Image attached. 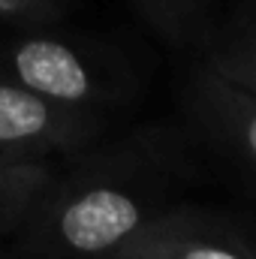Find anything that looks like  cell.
Returning a JSON list of instances; mask_svg holds the SVG:
<instances>
[{
    "mask_svg": "<svg viewBox=\"0 0 256 259\" xmlns=\"http://www.w3.org/2000/svg\"><path fill=\"white\" fill-rule=\"evenodd\" d=\"M69 12V0H0V24L9 30L61 24Z\"/></svg>",
    "mask_w": 256,
    "mask_h": 259,
    "instance_id": "9c48e42d",
    "label": "cell"
},
{
    "mask_svg": "<svg viewBox=\"0 0 256 259\" xmlns=\"http://www.w3.org/2000/svg\"><path fill=\"white\" fill-rule=\"evenodd\" d=\"M178 163L181 151L163 130L91 145L58 169L15 250L24 259H112L145 223L175 205Z\"/></svg>",
    "mask_w": 256,
    "mask_h": 259,
    "instance_id": "6da1fadb",
    "label": "cell"
},
{
    "mask_svg": "<svg viewBox=\"0 0 256 259\" xmlns=\"http://www.w3.org/2000/svg\"><path fill=\"white\" fill-rule=\"evenodd\" d=\"M106 115L46 100L0 72V166H64L103 139Z\"/></svg>",
    "mask_w": 256,
    "mask_h": 259,
    "instance_id": "3957f363",
    "label": "cell"
},
{
    "mask_svg": "<svg viewBox=\"0 0 256 259\" xmlns=\"http://www.w3.org/2000/svg\"><path fill=\"white\" fill-rule=\"evenodd\" d=\"M112 259H256V244L202 211L172 205L145 223Z\"/></svg>",
    "mask_w": 256,
    "mask_h": 259,
    "instance_id": "5b68a950",
    "label": "cell"
},
{
    "mask_svg": "<svg viewBox=\"0 0 256 259\" xmlns=\"http://www.w3.org/2000/svg\"><path fill=\"white\" fill-rule=\"evenodd\" d=\"M184 112L199 136L241 178L256 184V94L190 58Z\"/></svg>",
    "mask_w": 256,
    "mask_h": 259,
    "instance_id": "277c9868",
    "label": "cell"
},
{
    "mask_svg": "<svg viewBox=\"0 0 256 259\" xmlns=\"http://www.w3.org/2000/svg\"><path fill=\"white\" fill-rule=\"evenodd\" d=\"M0 259H24V256H21L15 247H12V253H0Z\"/></svg>",
    "mask_w": 256,
    "mask_h": 259,
    "instance_id": "30bf717a",
    "label": "cell"
},
{
    "mask_svg": "<svg viewBox=\"0 0 256 259\" xmlns=\"http://www.w3.org/2000/svg\"><path fill=\"white\" fill-rule=\"evenodd\" d=\"M61 166L24 163L0 166V241H15L49 193Z\"/></svg>",
    "mask_w": 256,
    "mask_h": 259,
    "instance_id": "ba28073f",
    "label": "cell"
},
{
    "mask_svg": "<svg viewBox=\"0 0 256 259\" xmlns=\"http://www.w3.org/2000/svg\"><path fill=\"white\" fill-rule=\"evenodd\" d=\"M193 61L256 94V0H229Z\"/></svg>",
    "mask_w": 256,
    "mask_h": 259,
    "instance_id": "8992f818",
    "label": "cell"
},
{
    "mask_svg": "<svg viewBox=\"0 0 256 259\" xmlns=\"http://www.w3.org/2000/svg\"><path fill=\"white\" fill-rule=\"evenodd\" d=\"M55 27H24L0 36V72L46 100L109 118L133 88L121 58L100 42Z\"/></svg>",
    "mask_w": 256,
    "mask_h": 259,
    "instance_id": "7a4b0ae2",
    "label": "cell"
},
{
    "mask_svg": "<svg viewBox=\"0 0 256 259\" xmlns=\"http://www.w3.org/2000/svg\"><path fill=\"white\" fill-rule=\"evenodd\" d=\"M151 33L172 52L196 58L229 0H127Z\"/></svg>",
    "mask_w": 256,
    "mask_h": 259,
    "instance_id": "52a82bcc",
    "label": "cell"
}]
</instances>
